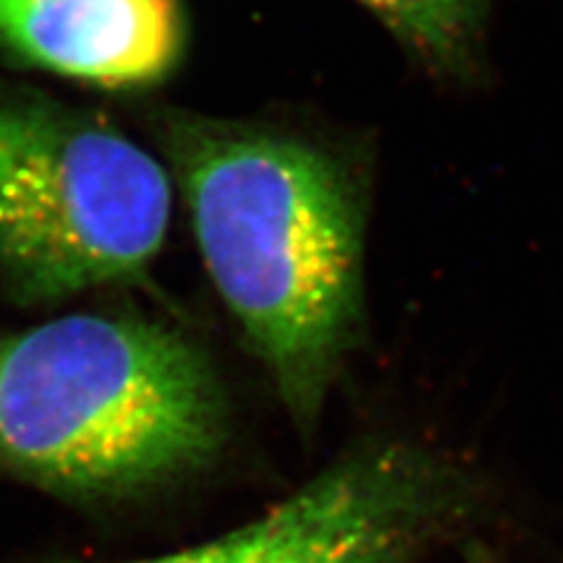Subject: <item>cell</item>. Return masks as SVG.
<instances>
[{
  "mask_svg": "<svg viewBox=\"0 0 563 563\" xmlns=\"http://www.w3.org/2000/svg\"><path fill=\"white\" fill-rule=\"evenodd\" d=\"M223 393L161 324L68 314L0 347V463L70 496H125L207 465Z\"/></svg>",
  "mask_w": 563,
  "mask_h": 563,
  "instance_id": "obj_2",
  "label": "cell"
},
{
  "mask_svg": "<svg viewBox=\"0 0 563 563\" xmlns=\"http://www.w3.org/2000/svg\"><path fill=\"white\" fill-rule=\"evenodd\" d=\"M470 509L467 477L442 455L376 442L238 531L136 563H413Z\"/></svg>",
  "mask_w": 563,
  "mask_h": 563,
  "instance_id": "obj_4",
  "label": "cell"
},
{
  "mask_svg": "<svg viewBox=\"0 0 563 563\" xmlns=\"http://www.w3.org/2000/svg\"><path fill=\"white\" fill-rule=\"evenodd\" d=\"M437 70L463 68L484 29L488 0H360Z\"/></svg>",
  "mask_w": 563,
  "mask_h": 563,
  "instance_id": "obj_6",
  "label": "cell"
},
{
  "mask_svg": "<svg viewBox=\"0 0 563 563\" xmlns=\"http://www.w3.org/2000/svg\"><path fill=\"white\" fill-rule=\"evenodd\" d=\"M0 47L99 87L163 80L184 49L179 0H0Z\"/></svg>",
  "mask_w": 563,
  "mask_h": 563,
  "instance_id": "obj_5",
  "label": "cell"
},
{
  "mask_svg": "<svg viewBox=\"0 0 563 563\" xmlns=\"http://www.w3.org/2000/svg\"><path fill=\"white\" fill-rule=\"evenodd\" d=\"M169 214V176L132 139L41 97H0V273L20 301L139 275Z\"/></svg>",
  "mask_w": 563,
  "mask_h": 563,
  "instance_id": "obj_3",
  "label": "cell"
},
{
  "mask_svg": "<svg viewBox=\"0 0 563 563\" xmlns=\"http://www.w3.org/2000/svg\"><path fill=\"white\" fill-rule=\"evenodd\" d=\"M467 563H498L496 556H493L488 550L484 548H472L467 552Z\"/></svg>",
  "mask_w": 563,
  "mask_h": 563,
  "instance_id": "obj_7",
  "label": "cell"
},
{
  "mask_svg": "<svg viewBox=\"0 0 563 563\" xmlns=\"http://www.w3.org/2000/svg\"><path fill=\"white\" fill-rule=\"evenodd\" d=\"M176 184L214 285L298 426H314L362 322L364 211L336 157L244 122L169 118Z\"/></svg>",
  "mask_w": 563,
  "mask_h": 563,
  "instance_id": "obj_1",
  "label": "cell"
}]
</instances>
